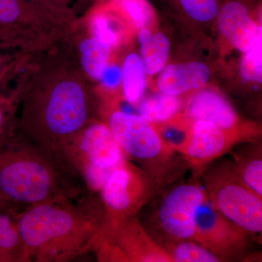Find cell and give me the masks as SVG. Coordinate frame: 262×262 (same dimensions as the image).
<instances>
[{"instance_id": "1", "label": "cell", "mask_w": 262, "mask_h": 262, "mask_svg": "<svg viewBox=\"0 0 262 262\" xmlns=\"http://www.w3.org/2000/svg\"><path fill=\"white\" fill-rule=\"evenodd\" d=\"M62 41L40 58L26 84L18 131L67 167L66 150L95 120L89 80Z\"/></svg>"}, {"instance_id": "2", "label": "cell", "mask_w": 262, "mask_h": 262, "mask_svg": "<svg viewBox=\"0 0 262 262\" xmlns=\"http://www.w3.org/2000/svg\"><path fill=\"white\" fill-rule=\"evenodd\" d=\"M16 220L24 261H70L101 242L106 227L70 198L29 207Z\"/></svg>"}, {"instance_id": "3", "label": "cell", "mask_w": 262, "mask_h": 262, "mask_svg": "<svg viewBox=\"0 0 262 262\" xmlns=\"http://www.w3.org/2000/svg\"><path fill=\"white\" fill-rule=\"evenodd\" d=\"M63 164L21 136L0 144V194L9 204L28 208L72 195Z\"/></svg>"}, {"instance_id": "4", "label": "cell", "mask_w": 262, "mask_h": 262, "mask_svg": "<svg viewBox=\"0 0 262 262\" xmlns=\"http://www.w3.org/2000/svg\"><path fill=\"white\" fill-rule=\"evenodd\" d=\"M110 127L122 152L136 160L161 184L173 168L175 153L158 127L139 115L115 110L108 116Z\"/></svg>"}, {"instance_id": "5", "label": "cell", "mask_w": 262, "mask_h": 262, "mask_svg": "<svg viewBox=\"0 0 262 262\" xmlns=\"http://www.w3.org/2000/svg\"><path fill=\"white\" fill-rule=\"evenodd\" d=\"M212 205L231 222L251 235L262 232V198L245 186L232 162L215 163L203 175Z\"/></svg>"}, {"instance_id": "6", "label": "cell", "mask_w": 262, "mask_h": 262, "mask_svg": "<svg viewBox=\"0 0 262 262\" xmlns=\"http://www.w3.org/2000/svg\"><path fill=\"white\" fill-rule=\"evenodd\" d=\"M125 160L106 124L94 121L81 131L64 153L66 165L81 173L91 189L98 191Z\"/></svg>"}, {"instance_id": "7", "label": "cell", "mask_w": 262, "mask_h": 262, "mask_svg": "<svg viewBox=\"0 0 262 262\" xmlns=\"http://www.w3.org/2000/svg\"><path fill=\"white\" fill-rule=\"evenodd\" d=\"M159 187L145 170L124 160L110 174L101 189L107 225L136 216Z\"/></svg>"}, {"instance_id": "8", "label": "cell", "mask_w": 262, "mask_h": 262, "mask_svg": "<svg viewBox=\"0 0 262 262\" xmlns=\"http://www.w3.org/2000/svg\"><path fill=\"white\" fill-rule=\"evenodd\" d=\"M194 223L193 241L222 261L241 258L247 249L250 234L222 214L208 198L198 207Z\"/></svg>"}, {"instance_id": "9", "label": "cell", "mask_w": 262, "mask_h": 262, "mask_svg": "<svg viewBox=\"0 0 262 262\" xmlns=\"http://www.w3.org/2000/svg\"><path fill=\"white\" fill-rule=\"evenodd\" d=\"M207 198L206 190L194 182L176 186L164 195L156 219L166 242L193 239L196 211Z\"/></svg>"}, {"instance_id": "10", "label": "cell", "mask_w": 262, "mask_h": 262, "mask_svg": "<svg viewBox=\"0 0 262 262\" xmlns=\"http://www.w3.org/2000/svg\"><path fill=\"white\" fill-rule=\"evenodd\" d=\"M63 33L39 14L27 0H0V45L34 46L61 39Z\"/></svg>"}, {"instance_id": "11", "label": "cell", "mask_w": 262, "mask_h": 262, "mask_svg": "<svg viewBox=\"0 0 262 262\" xmlns=\"http://www.w3.org/2000/svg\"><path fill=\"white\" fill-rule=\"evenodd\" d=\"M103 239L113 241L115 246L103 242L120 261L172 262L162 245L149 235L136 216L107 226Z\"/></svg>"}, {"instance_id": "12", "label": "cell", "mask_w": 262, "mask_h": 262, "mask_svg": "<svg viewBox=\"0 0 262 262\" xmlns=\"http://www.w3.org/2000/svg\"><path fill=\"white\" fill-rule=\"evenodd\" d=\"M253 139L242 133L221 128L211 122L198 120L191 124L179 152L194 168H201L223 156L237 143Z\"/></svg>"}, {"instance_id": "13", "label": "cell", "mask_w": 262, "mask_h": 262, "mask_svg": "<svg viewBox=\"0 0 262 262\" xmlns=\"http://www.w3.org/2000/svg\"><path fill=\"white\" fill-rule=\"evenodd\" d=\"M184 116L191 123L198 120L211 122L221 128L242 133L253 139L259 134V130L243 121L225 96L214 89L198 90L188 101Z\"/></svg>"}, {"instance_id": "14", "label": "cell", "mask_w": 262, "mask_h": 262, "mask_svg": "<svg viewBox=\"0 0 262 262\" xmlns=\"http://www.w3.org/2000/svg\"><path fill=\"white\" fill-rule=\"evenodd\" d=\"M88 80L100 82L106 75L114 50L87 32L76 21L63 37Z\"/></svg>"}, {"instance_id": "15", "label": "cell", "mask_w": 262, "mask_h": 262, "mask_svg": "<svg viewBox=\"0 0 262 262\" xmlns=\"http://www.w3.org/2000/svg\"><path fill=\"white\" fill-rule=\"evenodd\" d=\"M215 19L220 34L241 53L249 51L262 34L261 26L251 18L245 0H226Z\"/></svg>"}, {"instance_id": "16", "label": "cell", "mask_w": 262, "mask_h": 262, "mask_svg": "<svg viewBox=\"0 0 262 262\" xmlns=\"http://www.w3.org/2000/svg\"><path fill=\"white\" fill-rule=\"evenodd\" d=\"M211 77L209 67L202 62L173 63L165 66L160 72L157 87L160 92L179 97L206 87Z\"/></svg>"}, {"instance_id": "17", "label": "cell", "mask_w": 262, "mask_h": 262, "mask_svg": "<svg viewBox=\"0 0 262 262\" xmlns=\"http://www.w3.org/2000/svg\"><path fill=\"white\" fill-rule=\"evenodd\" d=\"M140 56L146 74L158 75L168 63L170 46L168 38L162 32L152 34L151 29H141L138 35Z\"/></svg>"}, {"instance_id": "18", "label": "cell", "mask_w": 262, "mask_h": 262, "mask_svg": "<svg viewBox=\"0 0 262 262\" xmlns=\"http://www.w3.org/2000/svg\"><path fill=\"white\" fill-rule=\"evenodd\" d=\"M182 105L179 96H170L159 91L141 101L138 115L153 125H162L178 116Z\"/></svg>"}, {"instance_id": "19", "label": "cell", "mask_w": 262, "mask_h": 262, "mask_svg": "<svg viewBox=\"0 0 262 262\" xmlns=\"http://www.w3.org/2000/svg\"><path fill=\"white\" fill-rule=\"evenodd\" d=\"M146 75L140 56L136 53H129L122 68V91L129 103L135 104L140 101L145 92Z\"/></svg>"}, {"instance_id": "20", "label": "cell", "mask_w": 262, "mask_h": 262, "mask_svg": "<svg viewBox=\"0 0 262 262\" xmlns=\"http://www.w3.org/2000/svg\"><path fill=\"white\" fill-rule=\"evenodd\" d=\"M261 149L253 147L247 152L236 155L232 162L236 175L248 189L262 198Z\"/></svg>"}, {"instance_id": "21", "label": "cell", "mask_w": 262, "mask_h": 262, "mask_svg": "<svg viewBox=\"0 0 262 262\" xmlns=\"http://www.w3.org/2000/svg\"><path fill=\"white\" fill-rule=\"evenodd\" d=\"M38 13L63 32H68L77 20L71 0H27Z\"/></svg>"}, {"instance_id": "22", "label": "cell", "mask_w": 262, "mask_h": 262, "mask_svg": "<svg viewBox=\"0 0 262 262\" xmlns=\"http://www.w3.org/2000/svg\"><path fill=\"white\" fill-rule=\"evenodd\" d=\"M0 261H24L17 220L5 214H0Z\"/></svg>"}, {"instance_id": "23", "label": "cell", "mask_w": 262, "mask_h": 262, "mask_svg": "<svg viewBox=\"0 0 262 262\" xmlns=\"http://www.w3.org/2000/svg\"><path fill=\"white\" fill-rule=\"evenodd\" d=\"M161 245L172 262L222 261L218 256L193 239L168 241Z\"/></svg>"}, {"instance_id": "24", "label": "cell", "mask_w": 262, "mask_h": 262, "mask_svg": "<svg viewBox=\"0 0 262 262\" xmlns=\"http://www.w3.org/2000/svg\"><path fill=\"white\" fill-rule=\"evenodd\" d=\"M131 27L150 29L155 20V10L147 0H111Z\"/></svg>"}, {"instance_id": "25", "label": "cell", "mask_w": 262, "mask_h": 262, "mask_svg": "<svg viewBox=\"0 0 262 262\" xmlns=\"http://www.w3.org/2000/svg\"><path fill=\"white\" fill-rule=\"evenodd\" d=\"M188 18L200 23L214 20L220 10L218 0H168Z\"/></svg>"}, {"instance_id": "26", "label": "cell", "mask_w": 262, "mask_h": 262, "mask_svg": "<svg viewBox=\"0 0 262 262\" xmlns=\"http://www.w3.org/2000/svg\"><path fill=\"white\" fill-rule=\"evenodd\" d=\"M241 64V75L250 82H262V34L249 51L246 52Z\"/></svg>"}, {"instance_id": "27", "label": "cell", "mask_w": 262, "mask_h": 262, "mask_svg": "<svg viewBox=\"0 0 262 262\" xmlns=\"http://www.w3.org/2000/svg\"><path fill=\"white\" fill-rule=\"evenodd\" d=\"M8 128V118L5 115L4 110L0 105V144L8 138L6 131Z\"/></svg>"}, {"instance_id": "28", "label": "cell", "mask_w": 262, "mask_h": 262, "mask_svg": "<svg viewBox=\"0 0 262 262\" xmlns=\"http://www.w3.org/2000/svg\"><path fill=\"white\" fill-rule=\"evenodd\" d=\"M4 48V46H2V45H0V49L1 48ZM4 70H5V60L4 58H3V57L2 56L1 53H0V77H1V76L4 74Z\"/></svg>"}, {"instance_id": "29", "label": "cell", "mask_w": 262, "mask_h": 262, "mask_svg": "<svg viewBox=\"0 0 262 262\" xmlns=\"http://www.w3.org/2000/svg\"><path fill=\"white\" fill-rule=\"evenodd\" d=\"M9 204V203H8L4 198H3V196L0 194V210L2 209V208H3V207L6 206L7 205Z\"/></svg>"}, {"instance_id": "30", "label": "cell", "mask_w": 262, "mask_h": 262, "mask_svg": "<svg viewBox=\"0 0 262 262\" xmlns=\"http://www.w3.org/2000/svg\"><path fill=\"white\" fill-rule=\"evenodd\" d=\"M91 1V0H80V3L82 6H84V4H87V3H90Z\"/></svg>"}]
</instances>
